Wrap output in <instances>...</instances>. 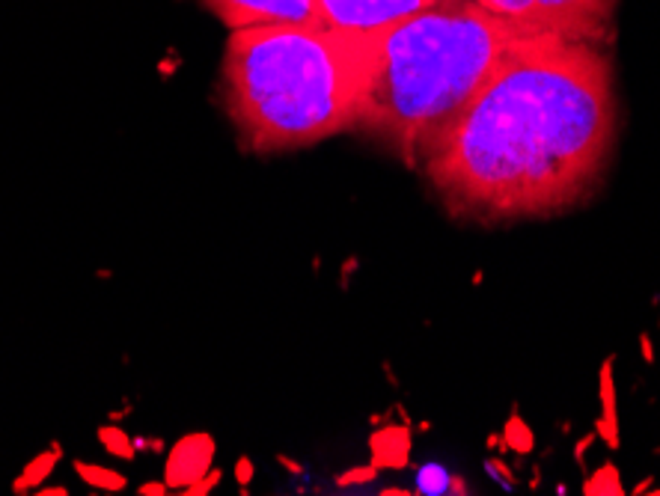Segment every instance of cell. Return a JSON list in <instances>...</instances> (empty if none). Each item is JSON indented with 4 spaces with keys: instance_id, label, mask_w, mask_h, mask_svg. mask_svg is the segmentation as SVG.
<instances>
[{
    "instance_id": "7a4b0ae2",
    "label": "cell",
    "mask_w": 660,
    "mask_h": 496,
    "mask_svg": "<svg viewBox=\"0 0 660 496\" xmlns=\"http://www.w3.org/2000/svg\"><path fill=\"white\" fill-rule=\"evenodd\" d=\"M542 30L479 0H437L372 36V72L357 128L407 166L470 104L506 57Z\"/></svg>"
},
{
    "instance_id": "3957f363",
    "label": "cell",
    "mask_w": 660,
    "mask_h": 496,
    "mask_svg": "<svg viewBox=\"0 0 660 496\" xmlns=\"http://www.w3.org/2000/svg\"><path fill=\"white\" fill-rule=\"evenodd\" d=\"M372 72V36L322 21L232 30L220 98L238 137L259 155L354 131Z\"/></svg>"
},
{
    "instance_id": "6da1fadb",
    "label": "cell",
    "mask_w": 660,
    "mask_h": 496,
    "mask_svg": "<svg viewBox=\"0 0 660 496\" xmlns=\"http://www.w3.org/2000/svg\"><path fill=\"white\" fill-rule=\"evenodd\" d=\"M613 140V66L601 42L544 33L506 57L416 170L455 217H547L589 196Z\"/></svg>"
},
{
    "instance_id": "5b68a950",
    "label": "cell",
    "mask_w": 660,
    "mask_h": 496,
    "mask_svg": "<svg viewBox=\"0 0 660 496\" xmlns=\"http://www.w3.org/2000/svg\"><path fill=\"white\" fill-rule=\"evenodd\" d=\"M437 0H315V18L333 30L375 36Z\"/></svg>"
},
{
    "instance_id": "8992f818",
    "label": "cell",
    "mask_w": 660,
    "mask_h": 496,
    "mask_svg": "<svg viewBox=\"0 0 660 496\" xmlns=\"http://www.w3.org/2000/svg\"><path fill=\"white\" fill-rule=\"evenodd\" d=\"M232 30L256 24H301L318 21L315 0H203Z\"/></svg>"
},
{
    "instance_id": "277c9868",
    "label": "cell",
    "mask_w": 660,
    "mask_h": 496,
    "mask_svg": "<svg viewBox=\"0 0 660 496\" xmlns=\"http://www.w3.org/2000/svg\"><path fill=\"white\" fill-rule=\"evenodd\" d=\"M491 12L542 33L607 42L613 33L616 0H479Z\"/></svg>"
}]
</instances>
